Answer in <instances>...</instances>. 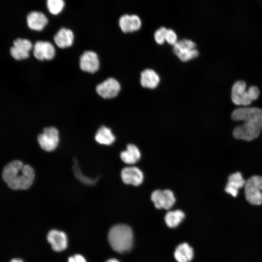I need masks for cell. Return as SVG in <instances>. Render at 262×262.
Instances as JSON below:
<instances>
[{"label":"cell","mask_w":262,"mask_h":262,"mask_svg":"<svg viewBox=\"0 0 262 262\" xmlns=\"http://www.w3.org/2000/svg\"><path fill=\"white\" fill-rule=\"evenodd\" d=\"M234 121H243V124L233 129L235 139L247 141L257 138L262 130V109L256 107H242L235 109L231 114Z\"/></svg>","instance_id":"cell-1"},{"label":"cell","mask_w":262,"mask_h":262,"mask_svg":"<svg viewBox=\"0 0 262 262\" xmlns=\"http://www.w3.org/2000/svg\"><path fill=\"white\" fill-rule=\"evenodd\" d=\"M3 180L13 190H26L32 185L35 174L29 165L24 164L18 160H14L7 164L2 173Z\"/></svg>","instance_id":"cell-2"},{"label":"cell","mask_w":262,"mask_h":262,"mask_svg":"<svg viewBox=\"0 0 262 262\" xmlns=\"http://www.w3.org/2000/svg\"><path fill=\"white\" fill-rule=\"evenodd\" d=\"M133 238L131 229L125 224L114 226L108 233V241L111 246L115 251L121 253L131 249Z\"/></svg>","instance_id":"cell-3"},{"label":"cell","mask_w":262,"mask_h":262,"mask_svg":"<svg viewBox=\"0 0 262 262\" xmlns=\"http://www.w3.org/2000/svg\"><path fill=\"white\" fill-rule=\"evenodd\" d=\"M246 88V83L244 80H238L233 84L231 99L234 104L246 107L259 98L260 91L257 86L251 85L247 90Z\"/></svg>","instance_id":"cell-4"},{"label":"cell","mask_w":262,"mask_h":262,"mask_svg":"<svg viewBox=\"0 0 262 262\" xmlns=\"http://www.w3.org/2000/svg\"><path fill=\"white\" fill-rule=\"evenodd\" d=\"M246 200L251 204L262 203V176H252L248 179L244 186Z\"/></svg>","instance_id":"cell-5"},{"label":"cell","mask_w":262,"mask_h":262,"mask_svg":"<svg viewBox=\"0 0 262 262\" xmlns=\"http://www.w3.org/2000/svg\"><path fill=\"white\" fill-rule=\"evenodd\" d=\"M173 51L180 61L184 62L196 58L199 54L196 43L187 39L178 41L173 46Z\"/></svg>","instance_id":"cell-6"},{"label":"cell","mask_w":262,"mask_h":262,"mask_svg":"<svg viewBox=\"0 0 262 262\" xmlns=\"http://www.w3.org/2000/svg\"><path fill=\"white\" fill-rule=\"evenodd\" d=\"M38 142L40 147L45 151H51L57 147L59 141V132L54 127H46L43 132L37 137Z\"/></svg>","instance_id":"cell-7"},{"label":"cell","mask_w":262,"mask_h":262,"mask_svg":"<svg viewBox=\"0 0 262 262\" xmlns=\"http://www.w3.org/2000/svg\"><path fill=\"white\" fill-rule=\"evenodd\" d=\"M121 86L116 79L109 78L99 83L96 88V92L104 98H112L116 97L119 93Z\"/></svg>","instance_id":"cell-8"},{"label":"cell","mask_w":262,"mask_h":262,"mask_svg":"<svg viewBox=\"0 0 262 262\" xmlns=\"http://www.w3.org/2000/svg\"><path fill=\"white\" fill-rule=\"evenodd\" d=\"M151 199L156 208L165 210L170 209L176 201L173 192L168 189L153 191L151 195Z\"/></svg>","instance_id":"cell-9"},{"label":"cell","mask_w":262,"mask_h":262,"mask_svg":"<svg viewBox=\"0 0 262 262\" xmlns=\"http://www.w3.org/2000/svg\"><path fill=\"white\" fill-rule=\"evenodd\" d=\"M80 67L84 72L94 73L97 71L100 66L97 54L91 50L84 51L80 58Z\"/></svg>","instance_id":"cell-10"},{"label":"cell","mask_w":262,"mask_h":262,"mask_svg":"<svg viewBox=\"0 0 262 262\" xmlns=\"http://www.w3.org/2000/svg\"><path fill=\"white\" fill-rule=\"evenodd\" d=\"M49 22L46 15L39 11H31L26 16L27 25L31 30L36 32L43 31Z\"/></svg>","instance_id":"cell-11"},{"label":"cell","mask_w":262,"mask_h":262,"mask_svg":"<svg viewBox=\"0 0 262 262\" xmlns=\"http://www.w3.org/2000/svg\"><path fill=\"white\" fill-rule=\"evenodd\" d=\"M55 52L54 47L49 41L39 40L34 44L33 55L38 60H51L55 57Z\"/></svg>","instance_id":"cell-12"},{"label":"cell","mask_w":262,"mask_h":262,"mask_svg":"<svg viewBox=\"0 0 262 262\" xmlns=\"http://www.w3.org/2000/svg\"><path fill=\"white\" fill-rule=\"evenodd\" d=\"M118 24L123 33H128L139 30L141 27L142 21L136 15L124 14L119 17Z\"/></svg>","instance_id":"cell-13"},{"label":"cell","mask_w":262,"mask_h":262,"mask_svg":"<svg viewBox=\"0 0 262 262\" xmlns=\"http://www.w3.org/2000/svg\"><path fill=\"white\" fill-rule=\"evenodd\" d=\"M33 48L32 42L28 39L18 38L14 41V45L10 49L12 56L17 60L27 59Z\"/></svg>","instance_id":"cell-14"},{"label":"cell","mask_w":262,"mask_h":262,"mask_svg":"<svg viewBox=\"0 0 262 262\" xmlns=\"http://www.w3.org/2000/svg\"><path fill=\"white\" fill-rule=\"evenodd\" d=\"M121 177L124 183L138 186L141 184L144 179L142 171L135 166H129L123 168Z\"/></svg>","instance_id":"cell-15"},{"label":"cell","mask_w":262,"mask_h":262,"mask_svg":"<svg viewBox=\"0 0 262 262\" xmlns=\"http://www.w3.org/2000/svg\"><path fill=\"white\" fill-rule=\"evenodd\" d=\"M75 34L70 28L63 27L59 29L53 36L55 44L61 49L71 47L74 42Z\"/></svg>","instance_id":"cell-16"},{"label":"cell","mask_w":262,"mask_h":262,"mask_svg":"<svg viewBox=\"0 0 262 262\" xmlns=\"http://www.w3.org/2000/svg\"><path fill=\"white\" fill-rule=\"evenodd\" d=\"M47 240L52 248L56 251H61L67 246V238L66 233L56 229L50 230L47 235Z\"/></svg>","instance_id":"cell-17"},{"label":"cell","mask_w":262,"mask_h":262,"mask_svg":"<svg viewBox=\"0 0 262 262\" xmlns=\"http://www.w3.org/2000/svg\"><path fill=\"white\" fill-rule=\"evenodd\" d=\"M246 181L243 178L242 174L240 172L233 173L229 176L225 190L233 197H236L238 190L245 186Z\"/></svg>","instance_id":"cell-18"},{"label":"cell","mask_w":262,"mask_h":262,"mask_svg":"<svg viewBox=\"0 0 262 262\" xmlns=\"http://www.w3.org/2000/svg\"><path fill=\"white\" fill-rule=\"evenodd\" d=\"M160 82V78L156 72L152 69H146L140 75V84L144 88L154 89Z\"/></svg>","instance_id":"cell-19"},{"label":"cell","mask_w":262,"mask_h":262,"mask_svg":"<svg viewBox=\"0 0 262 262\" xmlns=\"http://www.w3.org/2000/svg\"><path fill=\"white\" fill-rule=\"evenodd\" d=\"M194 255L193 249L188 244L183 243L176 247L174 257L178 262H190Z\"/></svg>","instance_id":"cell-20"},{"label":"cell","mask_w":262,"mask_h":262,"mask_svg":"<svg viewBox=\"0 0 262 262\" xmlns=\"http://www.w3.org/2000/svg\"><path fill=\"white\" fill-rule=\"evenodd\" d=\"M141 157V153L138 147L133 144H128L126 150L120 153V158L125 163L132 164L137 162Z\"/></svg>","instance_id":"cell-21"},{"label":"cell","mask_w":262,"mask_h":262,"mask_svg":"<svg viewBox=\"0 0 262 262\" xmlns=\"http://www.w3.org/2000/svg\"><path fill=\"white\" fill-rule=\"evenodd\" d=\"M95 138L98 143L105 145H112L115 139L111 129L104 126L100 127L98 129Z\"/></svg>","instance_id":"cell-22"},{"label":"cell","mask_w":262,"mask_h":262,"mask_svg":"<svg viewBox=\"0 0 262 262\" xmlns=\"http://www.w3.org/2000/svg\"><path fill=\"white\" fill-rule=\"evenodd\" d=\"M184 217V213L180 210H177L167 212L165 215L164 220L168 227L173 228L177 227Z\"/></svg>","instance_id":"cell-23"},{"label":"cell","mask_w":262,"mask_h":262,"mask_svg":"<svg viewBox=\"0 0 262 262\" xmlns=\"http://www.w3.org/2000/svg\"><path fill=\"white\" fill-rule=\"evenodd\" d=\"M66 5L65 0H46V7L49 14L58 16L64 10Z\"/></svg>","instance_id":"cell-24"},{"label":"cell","mask_w":262,"mask_h":262,"mask_svg":"<svg viewBox=\"0 0 262 262\" xmlns=\"http://www.w3.org/2000/svg\"><path fill=\"white\" fill-rule=\"evenodd\" d=\"M72 169L75 177L82 183L86 185H95L96 184L98 180V177H97L96 179H92L83 175L80 168H79L77 161L76 159H74V163L72 167Z\"/></svg>","instance_id":"cell-25"},{"label":"cell","mask_w":262,"mask_h":262,"mask_svg":"<svg viewBox=\"0 0 262 262\" xmlns=\"http://www.w3.org/2000/svg\"><path fill=\"white\" fill-rule=\"evenodd\" d=\"M167 29L162 27L157 29L154 33V38L156 42L159 44H163L165 42V35Z\"/></svg>","instance_id":"cell-26"},{"label":"cell","mask_w":262,"mask_h":262,"mask_svg":"<svg viewBox=\"0 0 262 262\" xmlns=\"http://www.w3.org/2000/svg\"><path fill=\"white\" fill-rule=\"evenodd\" d=\"M165 42L173 46L178 42L177 34L173 30L167 29L165 35Z\"/></svg>","instance_id":"cell-27"},{"label":"cell","mask_w":262,"mask_h":262,"mask_svg":"<svg viewBox=\"0 0 262 262\" xmlns=\"http://www.w3.org/2000/svg\"><path fill=\"white\" fill-rule=\"evenodd\" d=\"M68 262H86V261L81 255L75 254L69 258Z\"/></svg>","instance_id":"cell-28"},{"label":"cell","mask_w":262,"mask_h":262,"mask_svg":"<svg viewBox=\"0 0 262 262\" xmlns=\"http://www.w3.org/2000/svg\"><path fill=\"white\" fill-rule=\"evenodd\" d=\"M10 262H24V261L18 258H14L12 259Z\"/></svg>","instance_id":"cell-29"},{"label":"cell","mask_w":262,"mask_h":262,"mask_svg":"<svg viewBox=\"0 0 262 262\" xmlns=\"http://www.w3.org/2000/svg\"><path fill=\"white\" fill-rule=\"evenodd\" d=\"M106 262H119L115 259H111L107 260Z\"/></svg>","instance_id":"cell-30"}]
</instances>
